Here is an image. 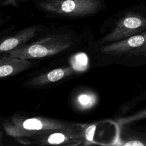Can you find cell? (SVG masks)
<instances>
[{
    "label": "cell",
    "mask_w": 146,
    "mask_h": 146,
    "mask_svg": "<svg viewBox=\"0 0 146 146\" xmlns=\"http://www.w3.org/2000/svg\"><path fill=\"white\" fill-rule=\"evenodd\" d=\"M74 124L43 117H14L3 124L6 133L14 137L38 136L50 131L70 127Z\"/></svg>",
    "instance_id": "2"
},
{
    "label": "cell",
    "mask_w": 146,
    "mask_h": 146,
    "mask_svg": "<svg viewBox=\"0 0 146 146\" xmlns=\"http://www.w3.org/2000/svg\"><path fill=\"white\" fill-rule=\"evenodd\" d=\"M72 44L66 35H55L27 45H21L7 51V55L31 59L57 54L68 48Z\"/></svg>",
    "instance_id": "3"
},
{
    "label": "cell",
    "mask_w": 146,
    "mask_h": 146,
    "mask_svg": "<svg viewBox=\"0 0 146 146\" xmlns=\"http://www.w3.org/2000/svg\"><path fill=\"white\" fill-rule=\"evenodd\" d=\"M146 119V107L136 113L121 120V123H132L133 122Z\"/></svg>",
    "instance_id": "12"
},
{
    "label": "cell",
    "mask_w": 146,
    "mask_h": 146,
    "mask_svg": "<svg viewBox=\"0 0 146 146\" xmlns=\"http://www.w3.org/2000/svg\"><path fill=\"white\" fill-rule=\"evenodd\" d=\"M145 3H146V2H145Z\"/></svg>",
    "instance_id": "16"
},
{
    "label": "cell",
    "mask_w": 146,
    "mask_h": 146,
    "mask_svg": "<svg viewBox=\"0 0 146 146\" xmlns=\"http://www.w3.org/2000/svg\"><path fill=\"white\" fill-rule=\"evenodd\" d=\"M43 10L54 14L72 17L92 15L102 7L101 0H46L39 3Z\"/></svg>",
    "instance_id": "4"
},
{
    "label": "cell",
    "mask_w": 146,
    "mask_h": 146,
    "mask_svg": "<svg viewBox=\"0 0 146 146\" xmlns=\"http://www.w3.org/2000/svg\"><path fill=\"white\" fill-rule=\"evenodd\" d=\"M17 0H6L3 2V5H11L14 4L16 2Z\"/></svg>",
    "instance_id": "15"
},
{
    "label": "cell",
    "mask_w": 146,
    "mask_h": 146,
    "mask_svg": "<svg viewBox=\"0 0 146 146\" xmlns=\"http://www.w3.org/2000/svg\"><path fill=\"white\" fill-rule=\"evenodd\" d=\"M96 96L91 92H83L78 95L76 99L78 105L83 109L92 107L96 103Z\"/></svg>",
    "instance_id": "11"
},
{
    "label": "cell",
    "mask_w": 146,
    "mask_h": 146,
    "mask_svg": "<svg viewBox=\"0 0 146 146\" xmlns=\"http://www.w3.org/2000/svg\"><path fill=\"white\" fill-rule=\"evenodd\" d=\"M96 125L95 124H92L86 128L84 130V137L89 141L93 140L94 133L96 129Z\"/></svg>",
    "instance_id": "14"
},
{
    "label": "cell",
    "mask_w": 146,
    "mask_h": 146,
    "mask_svg": "<svg viewBox=\"0 0 146 146\" xmlns=\"http://www.w3.org/2000/svg\"><path fill=\"white\" fill-rule=\"evenodd\" d=\"M146 30V3L125 10L113 30L99 40L101 44L117 42Z\"/></svg>",
    "instance_id": "1"
},
{
    "label": "cell",
    "mask_w": 146,
    "mask_h": 146,
    "mask_svg": "<svg viewBox=\"0 0 146 146\" xmlns=\"http://www.w3.org/2000/svg\"><path fill=\"white\" fill-rule=\"evenodd\" d=\"M141 57L142 58L146 59V45L142 46L125 55L126 58L131 57Z\"/></svg>",
    "instance_id": "13"
},
{
    "label": "cell",
    "mask_w": 146,
    "mask_h": 146,
    "mask_svg": "<svg viewBox=\"0 0 146 146\" xmlns=\"http://www.w3.org/2000/svg\"><path fill=\"white\" fill-rule=\"evenodd\" d=\"M32 66L33 63L28 59L4 55L0 59V77L2 78L19 74Z\"/></svg>",
    "instance_id": "7"
},
{
    "label": "cell",
    "mask_w": 146,
    "mask_h": 146,
    "mask_svg": "<svg viewBox=\"0 0 146 146\" xmlns=\"http://www.w3.org/2000/svg\"><path fill=\"white\" fill-rule=\"evenodd\" d=\"M72 67L58 68L35 78L30 82V84L32 86H43L56 82L72 73Z\"/></svg>",
    "instance_id": "9"
},
{
    "label": "cell",
    "mask_w": 146,
    "mask_h": 146,
    "mask_svg": "<svg viewBox=\"0 0 146 146\" xmlns=\"http://www.w3.org/2000/svg\"><path fill=\"white\" fill-rule=\"evenodd\" d=\"M126 139L122 145L125 146H146V126L138 129H132L128 132Z\"/></svg>",
    "instance_id": "10"
},
{
    "label": "cell",
    "mask_w": 146,
    "mask_h": 146,
    "mask_svg": "<svg viewBox=\"0 0 146 146\" xmlns=\"http://www.w3.org/2000/svg\"><path fill=\"white\" fill-rule=\"evenodd\" d=\"M84 128L77 124L50 131L37 136L35 141L40 145H74L82 141Z\"/></svg>",
    "instance_id": "5"
},
{
    "label": "cell",
    "mask_w": 146,
    "mask_h": 146,
    "mask_svg": "<svg viewBox=\"0 0 146 146\" xmlns=\"http://www.w3.org/2000/svg\"><path fill=\"white\" fill-rule=\"evenodd\" d=\"M38 29L31 26L21 30L13 36L3 40L0 44V51L7 52L23 44V43L33 38L37 33Z\"/></svg>",
    "instance_id": "8"
},
{
    "label": "cell",
    "mask_w": 146,
    "mask_h": 146,
    "mask_svg": "<svg viewBox=\"0 0 146 146\" xmlns=\"http://www.w3.org/2000/svg\"><path fill=\"white\" fill-rule=\"evenodd\" d=\"M145 45H146V30L103 46L100 51L110 55H127L129 52Z\"/></svg>",
    "instance_id": "6"
}]
</instances>
